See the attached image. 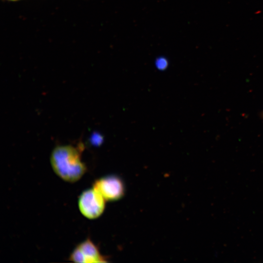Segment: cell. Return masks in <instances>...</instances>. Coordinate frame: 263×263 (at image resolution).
<instances>
[{
    "label": "cell",
    "mask_w": 263,
    "mask_h": 263,
    "mask_svg": "<svg viewBox=\"0 0 263 263\" xmlns=\"http://www.w3.org/2000/svg\"><path fill=\"white\" fill-rule=\"evenodd\" d=\"M106 200L94 188L84 190L78 198V207L86 218L94 220L99 217L104 211Z\"/></svg>",
    "instance_id": "obj_2"
},
{
    "label": "cell",
    "mask_w": 263,
    "mask_h": 263,
    "mask_svg": "<svg viewBox=\"0 0 263 263\" xmlns=\"http://www.w3.org/2000/svg\"><path fill=\"white\" fill-rule=\"evenodd\" d=\"M50 159L54 172L66 182H77L87 170L79 150L70 145L56 147L51 152Z\"/></svg>",
    "instance_id": "obj_1"
},
{
    "label": "cell",
    "mask_w": 263,
    "mask_h": 263,
    "mask_svg": "<svg viewBox=\"0 0 263 263\" xmlns=\"http://www.w3.org/2000/svg\"><path fill=\"white\" fill-rule=\"evenodd\" d=\"M106 201H116L124 194V186L121 179L114 175H108L96 180L93 186Z\"/></svg>",
    "instance_id": "obj_4"
},
{
    "label": "cell",
    "mask_w": 263,
    "mask_h": 263,
    "mask_svg": "<svg viewBox=\"0 0 263 263\" xmlns=\"http://www.w3.org/2000/svg\"><path fill=\"white\" fill-rule=\"evenodd\" d=\"M168 62L164 58H159L156 60V65L157 67L161 70H163L167 66Z\"/></svg>",
    "instance_id": "obj_5"
},
{
    "label": "cell",
    "mask_w": 263,
    "mask_h": 263,
    "mask_svg": "<svg viewBox=\"0 0 263 263\" xmlns=\"http://www.w3.org/2000/svg\"><path fill=\"white\" fill-rule=\"evenodd\" d=\"M68 259L71 262L76 263L108 262L106 257L101 254L98 247L90 238L78 244L71 253Z\"/></svg>",
    "instance_id": "obj_3"
},
{
    "label": "cell",
    "mask_w": 263,
    "mask_h": 263,
    "mask_svg": "<svg viewBox=\"0 0 263 263\" xmlns=\"http://www.w3.org/2000/svg\"><path fill=\"white\" fill-rule=\"evenodd\" d=\"M4 0L8 1L15 2V1H19L21 0Z\"/></svg>",
    "instance_id": "obj_6"
}]
</instances>
